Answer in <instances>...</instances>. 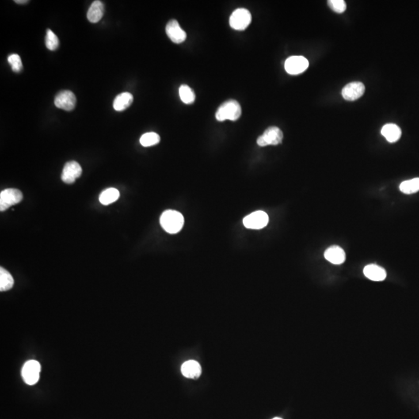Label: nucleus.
I'll return each mask as SVG.
<instances>
[{"label":"nucleus","mask_w":419,"mask_h":419,"mask_svg":"<svg viewBox=\"0 0 419 419\" xmlns=\"http://www.w3.org/2000/svg\"><path fill=\"white\" fill-rule=\"evenodd\" d=\"M160 224L166 232L176 234L184 227V218L178 211L168 210L161 215Z\"/></svg>","instance_id":"f257e3e1"},{"label":"nucleus","mask_w":419,"mask_h":419,"mask_svg":"<svg viewBox=\"0 0 419 419\" xmlns=\"http://www.w3.org/2000/svg\"><path fill=\"white\" fill-rule=\"evenodd\" d=\"M241 115V107L239 103L234 100H229L218 107L215 116L218 121L226 120L234 121L238 120Z\"/></svg>","instance_id":"f03ea898"},{"label":"nucleus","mask_w":419,"mask_h":419,"mask_svg":"<svg viewBox=\"0 0 419 419\" xmlns=\"http://www.w3.org/2000/svg\"><path fill=\"white\" fill-rule=\"evenodd\" d=\"M252 21V15L246 9L240 8L233 12L230 17V26L236 31H244Z\"/></svg>","instance_id":"7ed1b4c3"},{"label":"nucleus","mask_w":419,"mask_h":419,"mask_svg":"<svg viewBox=\"0 0 419 419\" xmlns=\"http://www.w3.org/2000/svg\"><path fill=\"white\" fill-rule=\"evenodd\" d=\"M41 367L39 362L36 360H29L25 363L21 370L23 380L27 384L35 385L38 383L40 378Z\"/></svg>","instance_id":"20e7f679"},{"label":"nucleus","mask_w":419,"mask_h":419,"mask_svg":"<svg viewBox=\"0 0 419 419\" xmlns=\"http://www.w3.org/2000/svg\"><path fill=\"white\" fill-rule=\"evenodd\" d=\"M283 134L281 130L277 127H269L263 133V135L259 137L257 144L261 147L267 146H277L283 141Z\"/></svg>","instance_id":"39448f33"},{"label":"nucleus","mask_w":419,"mask_h":419,"mask_svg":"<svg viewBox=\"0 0 419 419\" xmlns=\"http://www.w3.org/2000/svg\"><path fill=\"white\" fill-rule=\"evenodd\" d=\"M23 200V193L19 190L6 189L0 193V211H5Z\"/></svg>","instance_id":"423d86ee"},{"label":"nucleus","mask_w":419,"mask_h":419,"mask_svg":"<svg viewBox=\"0 0 419 419\" xmlns=\"http://www.w3.org/2000/svg\"><path fill=\"white\" fill-rule=\"evenodd\" d=\"M268 222V217L264 211H259L252 213L243 220L245 227L249 229H262L267 226Z\"/></svg>","instance_id":"0eeeda50"},{"label":"nucleus","mask_w":419,"mask_h":419,"mask_svg":"<svg viewBox=\"0 0 419 419\" xmlns=\"http://www.w3.org/2000/svg\"><path fill=\"white\" fill-rule=\"evenodd\" d=\"M55 105L64 111H73L76 105V97L72 91H61L55 96Z\"/></svg>","instance_id":"6e6552de"},{"label":"nucleus","mask_w":419,"mask_h":419,"mask_svg":"<svg viewBox=\"0 0 419 419\" xmlns=\"http://www.w3.org/2000/svg\"><path fill=\"white\" fill-rule=\"evenodd\" d=\"M309 62L303 56H292L287 58L285 62L286 71L291 75H298L304 73L308 68Z\"/></svg>","instance_id":"1a4fd4ad"},{"label":"nucleus","mask_w":419,"mask_h":419,"mask_svg":"<svg viewBox=\"0 0 419 419\" xmlns=\"http://www.w3.org/2000/svg\"><path fill=\"white\" fill-rule=\"evenodd\" d=\"M82 169L78 162L75 161L67 162L64 166L62 180L67 184H73L82 175Z\"/></svg>","instance_id":"9d476101"},{"label":"nucleus","mask_w":419,"mask_h":419,"mask_svg":"<svg viewBox=\"0 0 419 419\" xmlns=\"http://www.w3.org/2000/svg\"><path fill=\"white\" fill-rule=\"evenodd\" d=\"M165 31L169 39L176 44H181L187 39V34L182 29L177 20H171L166 25Z\"/></svg>","instance_id":"9b49d317"},{"label":"nucleus","mask_w":419,"mask_h":419,"mask_svg":"<svg viewBox=\"0 0 419 419\" xmlns=\"http://www.w3.org/2000/svg\"><path fill=\"white\" fill-rule=\"evenodd\" d=\"M365 93V86L362 82H355L347 84L342 91L343 98L348 101H355Z\"/></svg>","instance_id":"f8f14e48"},{"label":"nucleus","mask_w":419,"mask_h":419,"mask_svg":"<svg viewBox=\"0 0 419 419\" xmlns=\"http://www.w3.org/2000/svg\"><path fill=\"white\" fill-rule=\"evenodd\" d=\"M325 259L335 265L343 264L345 260V251L337 245L329 247L325 252Z\"/></svg>","instance_id":"ddd939ff"},{"label":"nucleus","mask_w":419,"mask_h":419,"mask_svg":"<svg viewBox=\"0 0 419 419\" xmlns=\"http://www.w3.org/2000/svg\"><path fill=\"white\" fill-rule=\"evenodd\" d=\"M182 374L190 379H197L201 374L202 370L200 363L195 360H188L182 365Z\"/></svg>","instance_id":"4468645a"},{"label":"nucleus","mask_w":419,"mask_h":419,"mask_svg":"<svg viewBox=\"0 0 419 419\" xmlns=\"http://www.w3.org/2000/svg\"><path fill=\"white\" fill-rule=\"evenodd\" d=\"M363 273L366 277L371 279L373 281H383L386 279V272L384 268L374 264L365 267Z\"/></svg>","instance_id":"2eb2a0df"},{"label":"nucleus","mask_w":419,"mask_h":419,"mask_svg":"<svg viewBox=\"0 0 419 419\" xmlns=\"http://www.w3.org/2000/svg\"><path fill=\"white\" fill-rule=\"evenodd\" d=\"M381 134L390 143L397 142L401 136V131L398 126L394 123H386L382 127Z\"/></svg>","instance_id":"dca6fc26"},{"label":"nucleus","mask_w":419,"mask_h":419,"mask_svg":"<svg viewBox=\"0 0 419 419\" xmlns=\"http://www.w3.org/2000/svg\"><path fill=\"white\" fill-rule=\"evenodd\" d=\"M104 13V5L101 1L96 0L92 3L87 13V18L89 22L97 23L103 18Z\"/></svg>","instance_id":"f3484780"},{"label":"nucleus","mask_w":419,"mask_h":419,"mask_svg":"<svg viewBox=\"0 0 419 419\" xmlns=\"http://www.w3.org/2000/svg\"><path fill=\"white\" fill-rule=\"evenodd\" d=\"M134 100L132 94L130 93H123L118 95L114 101V108L116 111H123L127 109Z\"/></svg>","instance_id":"a211bd4d"},{"label":"nucleus","mask_w":419,"mask_h":419,"mask_svg":"<svg viewBox=\"0 0 419 419\" xmlns=\"http://www.w3.org/2000/svg\"><path fill=\"white\" fill-rule=\"evenodd\" d=\"M120 197V192L115 188H109L101 192L99 200L103 205H109L114 203Z\"/></svg>","instance_id":"6ab92c4d"},{"label":"nucleus","mask_w":419,"mask_h":419,"mask_svg":"<svg viewBox=\"0 0 419 419\" xmlns=\"http://www.w3.org/2000/svg\"><path fill=\"white\" fill-rule=\"evenodd\" d=\"M14 284V279L11 274L6 269L1 267L0 268V291H9Z\"/></svg>","instance_id":"aec40b11"},{"label":"nucleus","mask_w":419,"mask_h":419,"mask_svg":"<svg viewBox=\"0 0 419 419\" xmlns=\"http://www.w3.org/2000/svg\"><path fill=\"white\" fill-rule=\"evenodd\" d=\"M400 190L405 194H412L419 191V178L412 179L402 182L400 185Z\"/></svg>","instance_id":"412c9836"},{"label":"nucleus","mask_w":419,"mask_h":419,"mask_svg":"<svg viewBox=\"0 0 419 419\" xmlns=\"http://www.w3.org/2000/svg\"><path fill=\"white\" fill-rule=\"evenodd\" d=\"M180 99L186 104H191L195 101L196 96L192 89L187 85H182L180 87Z\"/></svg>","instance_id":"4be33fe9"},{"label":"nucleus","mask_w":419,"mask_h":419,"mask_svg":"<svg viewBox=\"0 0 419 419\" xmlns=\"http://www.w3.org/2000/svg\"><path fill=\"white\" fill-rule=\"evenodd\" d=\"M160 142V136L154 132H149L144 134L140 138V143L144 147H151L155 146Z\"/></svg>","instance_id":"5701e85b"},{"label":"nucleus","mask_w":419,"mask_h":419,"mask_svg":"<svg viewBox=\"0 0 419 419\" xmlns=\"http://www.w3.org/2000/svg\"><path fill=\"white\" fill-rule=\"evenodd\" d=\"M45 44L47 49L50 50V51H55L59 46V40H58V37L50 29L47 30Z\"/></svg>","instance_id":"b1692460"},{"label":"nucleus","mask_w":419,"mask_h":419,"mask_svg":"<svg viewBox=\"0 0 419 419\" xmlns=\"http://www.w3.org/2000/svg\"><path fill=\"white\" fill-rule=\"evenodd\" d=\"M8 62L11 66L12 70L14 73H20L23 69V64L21 58L17 54H13L8 57Z\"/></svg>","instance_id":"393cba45"},{"label":"nucleus","mask_w":419,"mask_h":419,"mask_svg":"<svg viewBox=\"0 0 419 419\" xmlns=\"http://www.w3.org/2000/svg\"><path fill=\"white\" fill-rule=\"evenodd\" d=\"M328 4L336 13H342L346 9V3L344 0H329Z\"/></svg>","instance_id":"a878e982"},{"label":"nucleus","mask_w":419,"mask_h":419,"mask_svg":"<svg viewBox=\"0 0 419 419\" xmlns=\"http://www.w3.org/2000/svg\"><path fill=\"white\" fill-rule=\"evenodd\" d=\"M28 2V0H16V1H15V2H16V3L18 4H24Z\"/></svg>","instance_id":"bb28decb"},{"label":"nucleus","mask_w":419,"mask_h":419,"mask_svg":"<svg viewBox=\"0 0 419 419\" xmlns=\"http://www.w3.org/2000/svg\"><path fill=\"white\" fill-rule=\"evenodd\" d=\"M280 419V418H275V419Z\"/></svg>","instance_id":"cd10ccee"}]
</instances>
